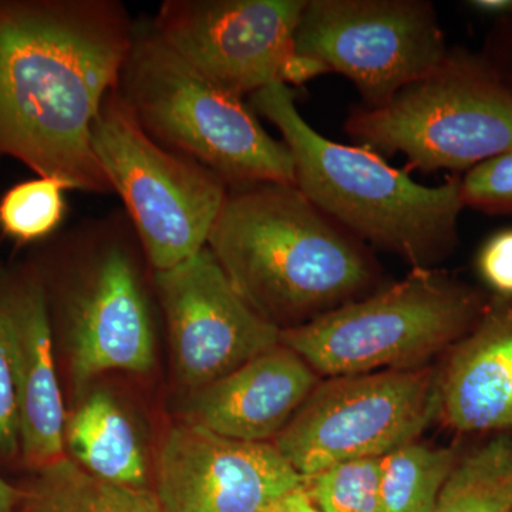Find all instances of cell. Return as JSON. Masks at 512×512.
Segmentation results:
<instances>
[{"label": "cell", "mask_w": 512, "mask_h": 512, "mask_svg": "<svg viewBox=\"0 0 512 512\" xmlns=\"http://www.w3.org/2000/svg\"><path fill=\"white\" fill-rule=\"evenodd\" d=\"M134 23L117 0H0V158L72 190L113 192L92 127Z\"/></svg>", "instance_id": "obj_1"}, {"label": "cell", "mask_w": 512, "mask_h": 512, "mask_svg": "<svg viewBox=\"0 0 512 512\" xmlns=\"http://www.w3.org/2000/svg\"><path fill=\"white\" fill-rule=\"evenodd\" d=\"M207 248L245 302L281 330L363 298L379 279L362 242L295 184L228 188Z\"/></svg>", "instance_id": "obj_2"}, {"label": "cell", "mask_w": 512, "mask_h": 512, "mask_svg": "<svg viewBox=\"0 0 512 512\" xmlns=\"http://www.w3.org/2000/svg\"><path fill=\"white\" fill-rule=\"evenodd\" d=\"M251 97L291 151L296 187L340 228L413 268H433L454 251L464 208L461 178L427 187L370 148L328 140L303 119L284 83Z\"/></svg>", "instance_id": "obj_3"}, {"label": "cell", "mask_w": 512, "mask_h": 512, "mask_svg": "<svg viewBox=\"0 0 512 512\" xmlns=\"http://www.w3.org/2000/svg\"><path fill=\"white\" fill-rule=\"evenodd\" d=\"M47 248L62 259V272L32 264L45 285L49 311L62 319L74 392L111 370L150 372L156 342L141 269L147 256L126 212L80 221Z\"/></svg>", "instance_id": "obj_4"}, {"label": "cell", "mask_w": 512, "mask_h": 512, "mask_svg": "<svg viewBox=\"0 0 512 512\" xmlns=\"http://www.w3.org/2000/svg\"><path fill=\"white\" fill-rule=\"evenodd\" d=\"M117 92L148 137L211 171L228 188L295 184L284 141L269 136L241 97L201 76L158 36L134 23Z\"/></svg>", "instance_id": "obj_5"}, {"label": "cell", "mask_w": 512, "mask_h": 512, "mask_svg": "<svg viewBox=\"0 0 512 512\" xmlns=\"http://www.w3.org/2000/svg\"><path fill=\"white\" fill-rule=\"evenodd\" d=\"M487 296L433 268L281 332L320 377L416 369L450 350L483 315Z\"/></svg>", "instance_id": "obj_6"}, {"label": "cell", "mask_w": 512, "mask_h": 512, "mask_svg": "<svg viewBox=\"0 0 512 512\" xmlns=\"http://www.w3.org/2000/svg\"><path fill=\"white\" fill-rule=\"evenodd\" d=\"M346 133L407 158L406 171L471 170L512 151V90L483 57L448 53L389 103L356 109Z\"/></svg>", "instance_id": "obj_7"}, {"label": "cell", "mask_w": 512, "mask_h": 512, "mask_svg": "<svg viewBox=\"0 0 512 512\" xmlns=\"http://www.w3.org/2000/svg\"><path fill=\"white\" fill-rule=\"evenodd\" d=\"M92 147L154 271L174 268L207 247L227 185L148 137L117 89L94 119Z\"/></svg>", "instance_id": "obj_8"}, {"label": "cell", "mask_w": 512, "mask_h": 512, "mask_svg": "<svg viewBox=\"0 0 512 512\" xmlns=\"http://www.w3.org/2000/svg\"><path fill=\"white\" fill-rule=\"evenodd\" d=\"M437 412L439 369L430 365L326 377L272 443L309 477L419 440Z\"/></svg>", "instance_id": "obj_9"}, {"label": "cell", "mask_w": 512, "mask_h": 512, "mask_svg": "<svg viewBox=\"0 0 512 512\" xmlns=\"http://www.w3.org/2000/svg\"><path fill=\"white\" fill-rule=\"evenodd\" d=\"M448 53L436 9L423 0H306L295 32V55L348 77L365 107L389 103Z\"/></svg>", "instance_id": "obj_10"}, {"label": "cell", "mask_w": 512, "mask_h": 512, "mask_svg": "<svg viewBox=\"0 0 512 512\" xmlns=\"http://www.w3.org/2000/svg\"><path fill=\"white\" fill-rule=\"evenodd\" d=\"M306 0H165L153 20L165 45L241 97L286 84Z\"/></svg>", "instance_id": "obj_11"}, {"label": "cell", "mask_w": 512, "mask_h": 512, "mask_svg": "<svg viewBox=\"0 0 512 512\" xmlns=\"http://www.w3.org/2000/svg\"><path fill=\"white\" fill-rule=\"evenodd\" d=\"M175 376L201 389L281 343L282 330L245 302L205 247L167 271H154Z\"/></svg>", "instance_id": "obj_12"}, {"label": "cell", "mask_w": 512, "mask_h": 512, "mask_svg": "<svg viewBox=\"0 0 512 512\" xmlns=\"http://www.w3.org/2000/svg\"><path fill=\"white\" fill-rule=\"evenodd\" d=\"M302 485L272 441L228 439L185 421L165 437L154 494L164 512H262Z\"/></svg>", "instance_id": "obj_13"}, {"label": "cell", "mask_w": 512, "mask_h": 512, "mask_svg": "<svg viewBox=\"0 0 512 512\" xmlns=\"http://www.w3.org/2000/svg\"><path fill=\"white\" fill-rule=\"evenodd\" d=\"M0 350L18 399L20 457L40 470L64 457L66 414L45 285L32 262L0 266Z\"/></svg>", "instance_id": "obj_14"}, {"label": "cell", "mask_w": 512, "mask_h": 512, "mask_svg": "<svg viewBox=\"0 0 512 512\" xmlns=\"http://www.w3.org/2000/svg\"><path fill=\"white\" fill-rule=\"evenodd\" d=\"M320 379L298 353L279 343L194 390L185 421L228 439L271 443Z\"/></svg>", "instance_id": "obj_15"}, {"label": "cell", "mask_w": 512, "mask_h": 512, "mask_svg": "<svg viewBox=\"0 0 512 512\" xmlns=\"http://www.w3.org/2000/svg\"><path fill=\"white\" fill-rule=\"evenodd\" d=\"M437 420L457 433L512 427V296L493 295L439 369Z\"/></svg>", "instance_id": "obj_16"}, {"label": "cell", "mask_w": 512, "mask_h": 512, "mask_svg": "<svg viewBox=\"0 0 512 512\" xmlns=\"http://www.w3.org/2000/svg\"><path fill=\"white\" fill-rule=\"evenodd\" d=\"M64 444L94 477L126 487L146 488L147 466L133 424L103 390L84 399L66 421Z\"/></svg>", "instance_id": "obj_17"}, {"label": "cell", "mask_w": 512, "mask_h": 512, "mask_svg": "<svg viewBox=\"0 0 512 512\" xmlns=\"http://www.w3.org/2000/svg\"><path fill=\"white\" fill-rule=\"evenodd\" d=\"M16 512H164L147 488L126 487L94 477L64 456L36 470L20 488Z\"/></svg>", "instance_id": "obj_18"}, {"label": "cell", "mask_w": 512, "mask_h": 512, "mask_svg": "<svg viewBox=\"0 0 512 512\" xmlns=\"http://www.w3.org/2000/svg\"><path fill=\"white\" fill-rule=\"evenodd\" d=\"M429 512H512V437L461 454Z\"/></svg>", "instance_id": "obj_19"}, {"label": "cell", "mask_w": 512, "mask_h": 512, "mask_svg": "<svg viewBox=\"0 0 512 512\" xmlns=\"http://www.w3.org/2000/svg\"><path fill=\"white\" fill-rule=\"evenodd\" d=\"M460 456L416 440L382 457V512H429Z\"/></svg>", "instance_id": "obj_20"}, {"label": "cell", "mask_w": 512, "mask_h": 512, "mask_svg": "<svg viewBox=\"0 0 512 512\" xmlns=\"http://www.w3.org/2000/svg\"><path fill=\"white\" fill-rule=\"evenodd\" d=\"M69 184L37 177L10 187L0 197V232L16 244H35L55 235L66 217Z\"/></svg>", "instance_id": "obj_21"}, {"label": "cell", "mask_w": 512, "mask_h": 512, "mask_svg": "<svg viewBox=\"0 0 512 512\" xmlns=\"http://www.w3.org/2000/svg\"><path fill=\"white\" fill-rule=\"evenodd\" d=\"M382 457L345 461L303 477V488L320 512H382Z\"/></svg>", "instance_id": "obj_22"}, {"label": "cell", "mask_w": 512, "mask_h": 512, "mask_svg": "<svg viewBox=\"0 0 512 512\" xmlns=\"http://www.w3.org/2000/svg\"><path fill=\"white\" fill-rule=\"evenodd\" d=\"M464 207L512 217V151L484 161L461 178Z\"/></svg>", "instance_id": "obj_23"}, {"label": "cell", "mask_w": 512, "mask_h": 512, "mask_svg": "<svg viewBox=\"0 0 512 512\" xmlns=\"http://www.w3.org/2000/svg\"><path fill=\"white\" fill-rule=\"evenodd\" d=\"M477 269L493 295L512 296V228L501 229L484 242Z\"/></svg>", "instance_id": "obj_24"}, {"label": "cell", "mask_w": 512, "mask_h": 512, "mask_svg": "<svg viewBox=\"0 0 512 512\" xmlns=\"http://www.w3.org/2000/svg\"><path fill=\"white\" fill-rule=\"evenodd\" d=\"M20 456L19 407L15 384L6 357L0 350V461Z\"/></svg>", "instance_id": "obj_25"}, {"label": "cell", "mask_w": 512, "mask_h": 512, "mask_svg": "<svg viewBox=\"0 0 512 512\" xmlns=\"http://www.w3.org/2000/svg\"><path fill=\"white\" fill-rule=\"evenodd\" d=\"M483 59L512 90V15L500 19Z\"/></svg>", "instance_id": "obj_26"}, {"label": "cell", "mask_w": 512, "mask_h": 512, "mask_svg": "<svg viewBox=\"0 0 512 512\" xmlns=\"http://www.w3.org/2000/svg\"><path fill=\"white\" fill-rule=\"evenodd\" d=\"M262 512H320L313 504L311 497L306 493L305 488L299 487L284 497L278 498L275 503L266 507Z\"/></svg>", "instance_id": "obj_27"}, {"label": "cell", "mask_w": 512, "mask_h": 512, "mask_svg": "<svg viewBox=\"0 0 512 512\" xmlns=\"http://www.w3.org/2000/svg\"><path fill=\"white\" fill-rule=\"evenodd\" d=\"M468 6L484 15L497 16L498 19L512 15V0H471Z\"/></svg>", "instance_id": "obj_28"}, {"label": "cell", "mask_w": 512, "mask_h": 512, "mask_svg": "<svg viewBox=\"0 0 512 512\" xmlns=\"http://www.w3.org/2000/svg\"><path fill=\"white\" fill-rule=\"evenodd\" d=\"M20 500V488L13 487L0 477V512H16Z\"/></svg>", "instance_id": "obj_29"}]
</instances>
